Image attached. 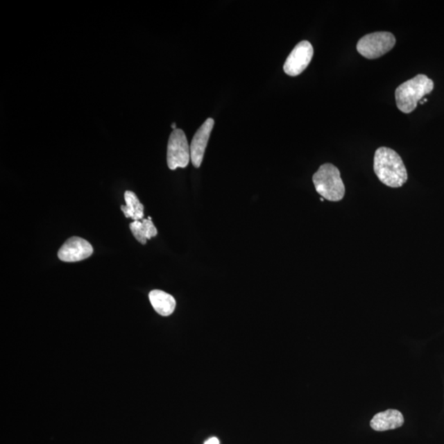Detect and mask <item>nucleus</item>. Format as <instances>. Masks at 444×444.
<instances>
[{"mask_svg":"<svg viewBox=\"0 0 444 444\" xmlns=\"http://www.w3.org/2000/svg\"><path fill=\"white\" fill-rule=\"evenodd\" d=\"M434 87L433 80L424 74L417 75L403 83L395 91L398 108L403 113H411L418 102L434 90Z\"/></svg>","mask_w":444,"mask_h":444,"instance_id":"obj_2","label":"nucleus"},{"mask_svg":"<svg viewBox=\"0 0 444 444\" xmlns=\"http://www.w3.org/2000/svg\"><path fill=\"white\" fill-rule=\"evenodd\" d=\"M204 444H220V442L219 438L214 437L208 439Z\"/></svg>","mask_w":444,"mask_h":444,"instance_id":"obj_13","label":"nucleus"},{"mask_svg":"<svg viewBox=\"0 0 444 444\" xmlns=\"http://www.w3.org/2000/svg\"><path fill=\"white\" fill-rule=\"evenodd\" d=\"M314 56V48L307 41L300 42L293 49L284 64L283 69L289 76L296 77L309 66Z\"/></svg>","mask_w":444,"mask_h":444,"instance_id":"obj_6","label":"nucleus"},{"mask_svg":"<svg viewBox=\"0 0 444 444\" xmlns=\"http://www.w3.org/2000/svg\"><path fill=\"white\" fill-rule=\"evenodd\" d=\"M133 237L142 244L157 235V230L153 224L152 217L142 221H135L130 224Z\"/></svg>","mask_w":444,"mask_h":444,"instance_id":"obj_11","label":"nucleus"},{"mask_svg":"<svg viewBox=\"0 0 444 444\" xmlns=\"http://www.w3.org/2000/svg\"><path fill=\"white\" fill-rule=\"evenodd\" d=\"M315 189L324 199L339 202L344 198L345 185L339 168L331 163L323 164L313 176Z\"/></svg>","mask_w":444,"mask_h":444,"instance_id":"obj_3","label":"nucleus"},{"mask_svg":"<svg viewBox=\"0 0 444 444\" xmlns=\"http://www.w3.org/2000/svg\"><path fill=\"white\" fill-rule=\"evenodd\" d=\"M403 424L404 417L402 413L398 410L388 409L377 413L373 417L370 427L375 432H383L402 427Z\"/></svg>","mask_w":444,"mask_h":444,"instance_id":"obj_9","label":"nucleus"},{"mask_svg":"<svg viewBox=\"0 0 444 444\" xmlns=\"http://www.w3.org/2000/svg\"><path fill=\"white\" fill-rule=\"evenodd\" d=\"M191 160L190 146L187 137L182 130H173L168 141L167 165L171 171L185 168Z\"/></svg>","mask_w":444,"mask_h":444,"instance_id":"obj_5","label":"nucleus"},{"mask_svg":"<svg viewBox=\"0 0 444 444\" xmlns=\"http://www.w3.org/2000/svg\"><path fill=\"white\" fill-rule=\"evenodd\" d=\"M171 126H172L173 128H174V130H176V124L175 123H172Z\"/></svg>","mask_w":444,"mask_h":444,"instance_id":"obj_14","label":"nucleus"},{"mask_svg":"<svg viewBox=\"0 0 444 444\" xmlns=\"http://www.w3.org/2000/svg\"><path fill=\"white\" fill-rule=\"evenodd\" d=\"M374 171L379 180L390 188H400L408 180L407 171L402 159L394 150L377 148L374 158Z\"/></svg>","mask_w":444,"mask_h":444,"instance_id":"obj_1","label":"nucleus"},{"mask_svg":"<svg viewBox=\"0 0 444 444\" xmlns=\"http://www.w3.org/2000/svg\"><path fill=\"white\" fill-rule=\"evenodd\" d=\"M124 200L126 205L121 206V211L127 219H132L133 221H141L144 216V207L137 198V195L132 191H126L124 193Z\"/></svg>","mask_w":444,"mask_h":444,"instance_id":"obj_12","label":"nucleus"},{"mask_svg":"<svg viewBox=\"0 0 444 444\" xmlns=\"http://www.w3.org/2000/svg\"><path fill=\"white\" fill-rule=\"evenodd\" d=\"M396 44V38L388 32L368 34L357 43L359 54L368 60H375L387 54Z\"/></svg>","mask_w":444,"mask_h":444,"instance_id":"obj_4","label":"nucleus"},{"mask_svg":"<svg viewBox=\"0 0 444 444\" xmlns=\"http://www.w3.org/2000/svg\"><path fill=\"white\" fill-rule=\"evenodd\" d=\"M214 123V119L208 118L198 128L191 142V162L194 167L199 168L201 166Z\"/></svg>","mask_w":444,"mask_h":444,"instance_id":"obj_8","label":"nucleus"},{"mask_svg":"<svg viewBox=\"0 0 444 444\" xmlns=\"http://www.w3.org/2000/svg\"><path fill=\"white\" fill-rule=\"evenodd\" d=\"M93 253L92 244L83 238L74 237L61 246L58 257L66 263H75L91 257Z\"/></svg>","mask_w":444,"mask_h":444,"instance_id":"obj_7","label":"nucleus"},{"mask_svg":"<svg viewBox=\"0 0 444 444\" xmlns=\"http://www.w3.org/2000/svg\"><path fill=\"white\" fill-rule=\"evenodd\" d=\"M149 300L155 312L162 316H170L174 312L176 301L168 293L160 290H154L149 293Z\"/></svg>","mask_w":444,"mask_h":444,"instance_id":"obj_10","label":"nucleus"}]
</instances>
